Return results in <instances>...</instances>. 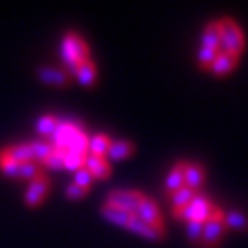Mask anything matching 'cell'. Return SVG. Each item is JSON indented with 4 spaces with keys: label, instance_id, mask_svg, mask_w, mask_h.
<instances>
[{
    "label": "cell",
    "instance_id": "7402d4cb",
    "mask_svg": "<svg viewBox=\"0 0 248 248\" xmlns=\"http://www.w3.org/2000/svg\"><path fill=\"white\" fill-rule=\"evenodd\" d=\"M0 171L11 178H18L20 175V164L17 160H13L4 149H0Z\"/></svg>",
    "mask_w": 248,
    "mask_h": 248
},
{
    "label": "cell",
    "instance_id": "6da1fadb",
    "mask_svg": "<svg viewBox=\"0 0 248 248\" xmlns=\"http://www.w3.org/2000/svg\"><path fill=\"white\" fill-rule=\"evenodd\" d=\"M61 59L64 62V70L72 76V72L78 68V64L90 59V48L85 37H81L78 31H66L61 41Z\"/></svg>",
    "mask_w": 248,
    "mask_h": 248
},
{
    "label": "cell",
    "instance_id": "484cf974",
    "mask_svg": "<svg viewBox=\"0 0 248 248\" xmlns=\"http://www.w3.org/2000/svg\"><path fill=\"white\" fill-rule=\"evenodd\" d=\"M224 224L226 228H235V230H248V217L241 212H228L224 213Z\"/></svg>",
    "mask_w": 248,
    "mask_h": 248
},
{
    "label": "cell",
    "instance_id": "7a4b0ae2",
    "mask_svg": "<svg viewBox=\"0 0 248 248\" xmlns=\"http://www.w3.org/2000/svg\"><path fill=\"white\" fill-rule=\"evenodd\" d=\"M215 26L219 31V52H226L232 55H237L241 57V53L245 50V31L243 28L233 20L232 17H221L215 18Z\"/></svg>",
    "mask_w": 248,
    "mask_h": 248
},
{
    "label": "cell",
    "instance_id": "2e32d148",
    "mask_svg": "<svg viewBox=\"0 0 248 248\" xmlns=\"http://www.w3.org/2000/svg\"><path fill=\"white\" fill-rule=\"evenodd\" d=\"M112 143V138L105 133H98L94 136H89V155L96 156H105L108 147Z\"/></svg>",
    "mask_w": 248,
    "mask_h": 248
},
{
    "label": "cell",
    "instance_id": "5bb4252c",
    "mask_svg": "<svg viewBox=\"0 0 248 248\" xmlns=\"http://www.w3.org/2000/svg\"><path fill=\"white\" fill-rule=\"evenodd\" d=\"M134 151H136V145H134L131 140L118 138V140H112V143H110V147H108L105 156L108 162H110V160H124V158H129Z\"/></svg>",
    "mask_w": 248,
    "mask_h": 248
},
{
    "label": "cell",
    "instance_id": "30bf717a",
    "mask_svg": "<svg viewBox=\"0 0 248 248\" xmlns=\"http://www.w3.org/2000/svg\"><path fill=\"white\" fill-rule=\"evenodd\" d=\"M204 180H206V169L202 164L184 160V184L195 191H201Z\"/></svg>",
    "mask_w": 248,
    "mask_h": 248
},
{
    "label": "cell",
    "instance_id": "ffe728a7",
    "mask_svg": "<svg viewBox=\"0 0 248 248\" xmlns=\"http://www.w3.org/2000/svg\"><path fill=\"white\" fill-rule=\"evenodd\" d=\"M197 193H199V191H195V189H191V187H187V186H182V187H178L177 191L168 193V199L173 208H178V206H186Z\"/></svg>",
    "mask_w": 248,
    "mask_h": 248
},
{
    "label": "cell",
    "instance_id": "f546056e",
    "mask_svg": "<svg viewBox=\"0 0 248 248\" xmlns=\"http://www.w3.org/2000/svg\"><path fill=\"white\" fill-rule=\"evenodd\" d=\"M186 233H187V239L191 241L193 245H197V247H199L201 237H202V222L187 221L186 222Z\"/></svg>",
    "mask_w": 248,
    "mask_h": 248
},
{
    "label": "cell",
    "instance_id": "83f0119b",
    "mask_svg": "<svg viewBox=\"0 0 248 248\" xmlns=\"http://www.w3.org/2000/svg\"><path fill=\"white\" fill-rule=\"evenodd\" d=\"M41 173H45V166H43V164H39V162H35V160H31V162H24V164H20V175H18V178L33 180V178L39 177Z\"/></svg>",
    "mask_w": 248,
    "mask_h": 248
},
{
    "label": "cell",
    "instance_id": "277c9868",
    "mask_svg": "<svg viewBox=\"0 0 248 248\" xmlns=\"http://www.w3.org/2000/svg\"><path fill=\"white\" fill-rule=\"evenodd\" d=\"M226 224H224V212L221 208H215L213 213L206 219L202 224V237L199 247L202 248H217L221 245V241L224 239L226 233Z\"/></svg>",
    "mask_w": 248,
    "mask_h": 248
},
{
    "label": "cell",
    "instance_id": "f1b7e54d",
    "mask_svg": "<svg viewBox=\"0 0 248 248\" xmlns=\"http://www.w3.org/2000/svg\"><path fill=\"white\" fill-rule=\"evenodd\" d=\"M94 180H96V178L92 177V173H90L85 166L81 169H78V171H74V182L83 187H87V189H90V186L94 184Z\"/></svg>",
    "mask_w": 248,
    "mask_h": 248
},
{
    "label": "cell",
    "instance_id": "8fae6325",
    "mask_svg": "<svg viewBox=\"0 0 248 248\" xmlns=\"http://www.w3.org/2000/svg\"><path fill=\"white\" fill-rule=\"evenodd\" d=\"M72 78H76L83 87L96 85V81H98V66H96V62L92 61V57L83 61L81 64H78V68L72 72Z\"/></svg>",
    "mask_w": 248,
    "mask_h": 248
},
{
    "label": "cell",
    "instance_id": "1f68e13d",
    "mask_svg": "<svg viewBox=\"0 0 248 248\" xmlns=\"http://www.w3.org/2000/svg\"><path fill=\"white\" fill-rule=\"evenodd\" d=\"M62 156H64V149H59V147H55L53 153L46 158V162L43 166L46 168H52V169H62Z\"/></svg>",
    "mask_w": 248,
    "mask_h": 248
},
{
    "label": "cell",
    "instance_id": "4fadbf2b",
    "mask_svg": "<svg viewBox=\"0 0 248 248\" xmlns=\"http://www.w3.org/2000/svg\"><path fill=\"white\" fill-rule=\"evenodd\" d=\"M237 62H239V57H237V55L219 52L217 57H215V61L212 62V66L208 68V72H212L215 76H226V74H230V72L237 66Z\"/></svg>",
    "mask_w": 248,
    "mask_h": 248
},
{
    "label": "cell",
    "instance_id": "ac0fdd59",
    "mask_svg": "<svg viewBox=\"0 0 248 248\" xmlns=\"http://www.w3.org/2000/svg\"><path fill=\"white\" fill-rule=\"evenodd\" d=\"M125 228H129V230H133L134 233L143 235V237H147V239H153V241L164 239L160 233H156L153 228H149V226H147L143 221H140L136 215H131V219H129V222H127V226H125Z\"/></svg>",
    "mask_w": 248,
    "mask_h": 248
},
{
    "label": "cell",
    "instance_id": "ba28073f",
    "mask_svg": "<svg viewBox=\"0 0 248 248\" xmlns=\"http://www.w3.org/2000/svg\"><path fill=\"white\" fill-rule=\"evenodd\" d=\"M48 191H50V178L46 173H41L39 177L30 180L26 193H24V202L28 208H39L45 202Z\"/></svg>",
    "mask_w": 248,
    "mask_h": 248
},
{
    "label": "cell",
    "instance_id": "5b68a950",
    "mask_svg": "<svg viewBox=\"0 0 248 248\" xmlns=\"http://www.w3.org/2000/svg\"><path fill=\"white\" fill-rule=\"evenodd\" d=\"M143 197H145V193L138 191V189H114L107 195L103 204L116 208V210H122L129 215H134Z\"/></svg>",
    "mask_w": 248,
    "mask_h": 248
},
{
    "label": "cell",
    "instance_id": "9c48e42d",
    "mask_svg": "<svg viewBox=\"0 0 248 248\" xmlns=\"http://www.w3.org/2000/svg\"><path fill=\"white\" fill-rule=\"evenodd\" d=\"M37 78L53 87H68L72 83V76L64 68H55V66H39L37 68Z\"/></svg>",
    "mask_w": 248,
    "mask_h": 248
},
{
    "label": "cell",
    "instance_id": "9a60e30c",
    "mask_svg": "<svg viewBox=\"0 0 248 248\" xmlns=\"http://www.w3.org/2000/svg\"><path fill=\"white\" fill-rule=\"evenodd\" d=\"M186 186L184 184V160H180L177 162L171 171L168 173V177H166V182H164V187H166V191L171 193V191H177L178 187Z\"/></svg>",
    "mask_w": 248,
    "mask_h": 248
},
{
    "label": "cell",
    "instance_id": "7c38bea8",
    "mask_svg": "<svg viewBox=\"0 0 248 248\" xmlns=\"http://www.w3.org/2000/svg\"><path fill=\"white\" fill-rule=\"evenodd\" d=\"M85 168L92 173L94 178H105L110 177L112 173V168H110V162L107 160V156H96V155H87V160H85Z\"/></svg>",
    "mask_w": 248,
    "mask_h": 248
},
{
    "label": "cell",
    "instance_id": "52a82bcc",
    "mask_svg": "<svg viewBox=\"0 0 248 248\" xmlns=\"http://www.w3.org/2000/svg\"><path fill=\"white\" fill-rule=\"evenodd\" d=\"M83 131H85V129H83L81 124H78V122H72V120H59V124H57V127H55V131H53V134L48 138V140H50L55 147L66 149V147H68V145H70Z\"/></svg>",
    "mask_w": 248,
    "mask_h": 248
},
{
    "label": "cell",
    "instance_id": "d4e9b609",
    "mask_svg": "<svg viewBox=\"0 0 248 248\" xmlns=\"http://www.w3.org/2000/svg\"><path fill=\"white\" fill-rule=\"evenodd\" d=\"M85 160L87 155L85 153H76V151H64V156H62V168L72 169V171H78L85 166Z\"/></svg>",
    "mask_w": 248,
    "mask_h": 248
},
{
    "label": "cell",
    "instance_id": "44dd1931",
    "mask_svg": "<svg viewBox=\"0 0 248 248\" xmlns=\"http://www.w3.org/2000/svg\"><path fill=\"white\" fill-rule=\"evenodd\" d=\"M30 143H31V151H33V160L39 162V164H45L46 158L55 149V145L50 140H35V142H30Z\"/></svg>",
    "mask_w": 248,
    "mask_h": 248
},
{
    "label": "cell",
    "instance_id": "4316f807",
    "mask_svg": "<svg viewBox=\"0 0 248 248\" xmlns=\"http://www.w3.org/2000/svg\"><path fill=\"white\" fill-rule=\"evenodd\" d=\"M217 53H219V50H213V48H208V46H199V50H197V64L202 70L208 72L212 62L215 61Z\"/></svg>",
    "mask_w": 248,
    "mask_h": 248
},
{
    "label": "cell",
    "instance_id": "8992f818",
    "mask_svg": "<svg viewBox=\"0 0 248 248\" xmlns=\"http://www.w3.org/2000/svg\"><path fill=\"white\" fill-rule=\"evenodd\" d=\"M140 221H143L149 228L160 233L162 237L166 235V224H164V217H162V212H160L158 204L155 202L151 197H143L140 206H138V210L134 213Z\"/></svg>",
    "mask_w": 248,
    "mask_h": 248
},
{
    "label": "cell",
    "instance_id": "603a6c76",
    "mask_svg": "<svg viewBox=\"0 0 248 248\" xmlns=\"http://www.w3.org/2000/svg\"><path fill=\"white\" fill-rule=\"evenodd\" d=\"M57 124H59V118H57L55 114H43L39 120H37L35 129L43 134V136L50 138V136L53 134V131H55Z\"/></svg>",
    "mask_w": 248,
    "mask_h": 248
},
{
    "label": "cell",
    "instance_id": "e0dca14e",
    "mask_svg": "<svg viewBox=\"0 0 248 248\" xmlns=\"http://www.w3.org/2000/svg\"><path fill=\"white\" fill-rule=\"evenodd\" d=\"M4 151L13 160H17L18 164H24V162H31L33 160V151H31V143L30 142L8 145V147H4Z\"/></svg>",
    "mask_w": 248,
    "mask_h": 248
},
{
    "label": "cell",
    "instance_id": "4dcf8cb0",
    "mask_svg": "<svg viewBox=\"0 0 248 248\" xmlns=\"http://www.w3.org/2000/svg\"><path fill=\"white\" fill-rule=\"evenodd\" d=\"M89 191H90V189L79 186V184H76V182H70L68 186L64 187V195L68 197V199H72V201H78V199L87 197V195H89Z\"/></svg>",
    "mask_w": 248,
    "mask_h": 248
},
{
    "label": "cell",
    "instance_id": "3957f363",
    "mask_svg": "<svg viewBox=\"0 0 248 248\" xmlns=\"http://www.w3.org/2000/svg\"><path fill=\"white\" fill-rule=\"evenodd\" d=\"M217 206L204 195V193H197L186 206H178V208H173V217L178 219V221H195V222H206V219L213 213Z\"/></svg>",
    "mask_w": 248,
    "mask_h": 248
},
{
    "label": "cell",
    "instance_id": "cb8c5ba5",
    "mask_svg": "<svg viewBox=\"0 0 248 248\" xmlns=\"http://www.w3.org/2000/svg\"><path fill=\"white\" fill-rule=\"evenodd\" d=\"M101 215L105 217L107 221L114 222V224H120V226H127V222L131 219L129 213L122 212V210H116V208H110V206H107V204L101 206Z\"/></svg>",
    "mask_w": 248,
    "mask_h": 248
},
{
    "label": "cell",
    "instance_id": "d6986e66",
    "mask_svg": "<svg viewBox=\"0 0 248 248\" xmlns=\"http://www.w3.org/2000/svg\"><path fill=\"white\" fill-rule=\"evenodd\" d=\"M219 31H217V26H215V20H210L202 30V35H201V46H208V48H213V50H219Z\"/></svg>",
    "mask_w": 248,
    "mask_h": 248
}]
</instances>
